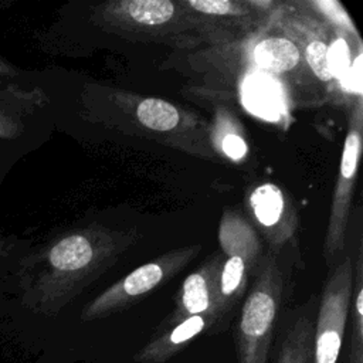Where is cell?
Returning a JSON list of instances; mask_svg holds the SVG:
<instances>
[{"label":"cell","instance_id":"8fae6325","mask_svg":"<svg viewBox=\"0 0 363 363\" xmlns=\"http://www.w3.org/2000/svg\"><path fill=\"white\" fill-rule=\"evenodd\" d=\"M201 34L251 31L274 13L275 3L254 0H184Z\"/></svg>","mask_w":363,"mask_h":363},{"label":"cell","instance_id":"5b68a950","mask_svg":"<svg viewBox=\"0 0 363 363\" xmlns=\"http://www.w3.org/2000/svg\"><path fill=\"white\" fill-rule=\"evenodd\" d=\"M223 255L218 288V319L224 323L245 295L251 272L262 258V244L248 218L235 210L225 208L217 233Z\"/></svg>","mask_w":363,"mask_h":363},{"label":"cell","instance_id":"9a60e30c","mask_svg":"<svg viewBox=\"0 0 363 363\" xmlns=\"http://www.w3.org/2000/svg\"><path fill=\"white\" fill-rule=\"evenodd\" d=\"M211 145L218 159L242 162L250 152L244 128L238 118L227 108L218 106L210 125Z\"/></svg>","mask_w":363,"mask_h":363},{"label":"cell","instance_id":"3957f363","mask_svg":"<svg viewBox=\"0 0 363 363\" xmlns=\"http://www.w3.org/2000/svg\"><path fill=\"white\" fill-rule=\"evenodd\" d=\"M252 285L241 305L235 326L237 363H267L285 295L284 272L272 252L255 268Z\"/></svg>","mask_w":363,"mask_h":363},{"label":"cell","instance_id":"7a4b0ae2","mask_svg":"<svg viewBox=\"0 0 363 363\" xmlns=\"http://www.w3.org/2000/svg\"><path fill=\"white\" fill-rule=\"evenodd\" d=\"M135 228L89 225L58 240L45 254L47 298L57 306L74 298L111 269L138 241Z\"/></svg>","mask_w":363,"mask_h":363},{"label":"cell","instance_id":"e0dca14e","mask_svg":"<svg viewBox=\"0 0 363 363\" xmlns=\"http://www.w3.org/2000/svg\"><path fill=\"white\" fill-rule=\"evenodd\" d=\"M274 363H313V320L309 313H302L291 323Z\"/></svg>","mask_w":363,"mask_h":363},{"label":"cell","instance_id":"4fadbf2b","mask_svg":"<svg viewBox=\"0 0 363 363\" xmlns=\"http://www.w3.org/2000/svg\"><path fill=\"white\" fill-rule=\"evenodd\" d=\"M250 58L261 72L291 88H302L313 77L298 47L274 23L251 41Z\"/></svg>","mask_w":363,"mask_h":363},{"label":"cell","instance_id":"ba28073f","mask_svg":"<svg viewBox=\"0 0 363 363\" xmlns=\"http://www.w3.org/2000/svg\"><path fill=\"white\" fill-rule=\"evenodd\" d=\"M353 264L345 255L328 275L313 322V363H337L347 330Z\"/></svg>","mask_w":363,"mask_h":363},{"label":"cell","instance_id":"5bb4252c","mask_svg":"<svg viewBox=\"0 0 363 363\" xmlns=\"http://www.w3.org/2000/svg\"><path fill=\"white\" fill-rule=\"evenodd\" d=\"M217 322L208 316H190L163 329H156L150 339L133 354L136 363H166L201 333H213Z\"/></svg>","mask_w":363,"mask_h":363},{"label":"cell","instance_id":"ac0fdd59","mask_svg":"<svg viewBox=\"0 0 363 363\" xmlns=\"http://www.w3.org/2000/svg\"><path fill=\"white\" fill-rule=\"evenodd\" d=\"M274 79L275 78L264 72H261V75L252 74L250 75V79L244 88V99L248 109L262 115L267 119L268 113H278V109L272 105V102H277V105L281 106V92H278V84Z\"/></svg>","mask_w":363,"mask_h":363},{"label":"cell","instance_id":"2e32d148","mask_svg":"<svg viewBox=\"0 0 363 363\" xmlns=\"http://www.w3.org/2000/svg\"><path fill=\"white\" fill-rule=\"evenodd\" d=\"M349 330L345 343L343 363H363V250L359 245L353 267V291L349 311Z\"/></svg>","mask_w":363,"mask_h":363},{"label":"cell","instance_id":"d6986e66","mask_svg":"<svg viewBox=\"0 0 363 363\" xmlns=\"http://www.w3.org/2000/svg\"><path fill=\"white\" fill-rule=\"evenodd\" d=\"M332 28L336 30H343L347 33L356 34L357 30L347 16L346 10L343 6L337 1L333 0H326V1H309L308 3Z\"/></svg>","mask_w":363,"mask_h":363},{"label":"cell","instance_id":"6da1fadb","mask_svg":"<svg viewBox=\"0 0 363 363\" xmlns=\"http://www.w3.org/2000/svg\"><path fill=\"white\" fill-rule=\"evenodd\" d=\"M86 104L94 121L102 125L200 159H218L211 145L210 123L170 101L96 85L91 88Z\"/></svg>","mask_w":363,"mask_h":363},{"label":"cell","instance_id":"30bf717a","mask_svg":"<svg viewBox=\"0 0 363 363\" xmlns=\"http://www.w3.org/2000/svg\"><path fill=\"white\" fill-rule=\"evenodd\" d=\"M248 221L277 252L296 238L299 221L289 196L275 183L265 182L254 186L245 196Z\"/></svg>","mask_w":363,"mask_h":363},{"label":"cell","instance_id":"7c38bea8","mask_svg":"<svg viewBox=\"0 0 363 363\" xmlns=\"http://www.w3.org/2000/svg\"><path fill=\"white\" fill-rule=\"evenodd\" d=\"M223 264L221 252L210 255L199 268L182 282L172 312L157 326L167 328L190 316H208L220 325L218 319V288Z\"/></svg>","mask_w":363,"mask_h":363},{"label":"cell","instance_id":"8992f818","mask_svg":"<svg viewBox=\"0 0 363 363\" xmlns=\"http://www.w3.org/2000/svg\"><path fill=\"white\" fill-rule=\"evenodd\" d=\"M200 251V244L179 247L135 268L86 303L81 320H98L129 309L174 278Z\"/></svg>","mask_w":363,"mask_h":363},{"label":"cell","instance_id":"277c9868","mask_svg":"<svg viewBox=\"0 0 363 363\" xmlns=\"http://www.w3.org/2000/svg\"><path fill=\"white\" fill-rule=\"evenodd\" d=\"M94 20L106 31L139 41H166L184 31H199L183 1L118 0L98 4Z\"/></svg>","mask_w":363,"mask_h":363},{"label":"cell","instance_id":"9c48e42d","mask_svg":"<svg viewBox=\"0 0 363 363\" xmlns=\"http://www.w3.org/2000/svg\"><path fill=\"white\" fill-rule=\"evenodd\" d=\"M271 17L272 23L298 47L313 78L322 84H332L335 81L329 64L332 27L308 3L282 4Z\"/></svg>","mask_w":363,"mask_h":363},{"label":"cell","instance_id":"52a82bcc","mask_svg":"<svg viewBox=\"0 0 363 363\" xmlns=\"http://www.w3.org/2000/svg\"><path fill=\"white\" fill-rule=\"evenodd\" d=\"M362 129L363 104L362 98L359 96L349 116V125L339 163V172L330 201L329 218L323 241V257L328 265H333L345 250L346 231L362 153Z\"/></svg>","mask_w":363,"mask_h":363}]
</instances>
